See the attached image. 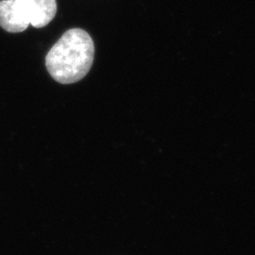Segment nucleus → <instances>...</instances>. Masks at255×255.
<instances>
[{
  "label": "nucleus",
  "mask_w": 255,
  "mask_h": 255,
  "mask_svg": "<svg viewBox=\"0 0 255 255\" xmlns=\"http://www.w3.org/2000/svg\"><path fill=\"white\" fill-rule=\"evenodd\" d=\"M94 57L95 45L89 33L82 28H71L48 51L46 69L56 82L75 83L90 71Z\"/></svg>",
  "instance_id": "nucleus-1"
},
{
  "label": "nucleus",
  "mask_w": 255,
  "mask_h": 255,
  "mask_svg": "<svg viewBox=\"0 0 255 255\" xmlns=\"http://www.w3.org/2000/svg\"><path fill=\"white\" fill-rule=\"evenodd\" d=\"M29 26L22 0L0 1V27L11 33H18Z\"/></svg>",
  "instance_id": "nucleus-2"
},
{
  "label": "nucleus",
  "mask_w": 255,
  "mask_h": 255,
  "mask_svg": "<svg viewBox=\"0 0 255 255\" xmlns=\"http://www.w3.org/2000/svg\"><path fill=\"white\" fill-rule=\"evenodd\" d=\"M29 25L40 28L48 25L56 15V0H23Z\"/></svg>",
  "instance_id": "nucleus-3"
}]
</instances>
